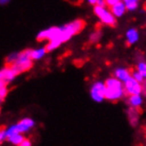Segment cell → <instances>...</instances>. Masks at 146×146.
<instances>
[{"instance_id": "obj_1", "label": "cell", "mask_w": 146, "mask_h": 146, "mask_svg": "<svg viewBox=\"0 0 146 146\" xmlns=\"http://www.w3.org/2000/svg\"><path fill=\"white\" fill-rule=\"evenodd\" d=\"M106 84V100L110 102L120 101L125 98L127 93L125 90L124 83L115 76H110L105 80Z\"/></svg>"}, {"instance_id": "obj_2", "label": "cell", "mask_w": 146, "mask_h": 146, "mask_svg": "<svg viewBox=\"0 0 146 146\" xmlns=\"http://www.w3.org/2000/svg\"><path fill=\"white\" fill-rule=\"evenodd\" d=\"M31 50L32 49H26V50H23V51L19 52L18 54V57L16 58L12 65V68L16 71L17 74H21L23 72H27V71H29L32 67H33V58L31 57Z\"/></svg>"}, {"instance_id": "obj_3", "label": "cell", "mask_w": 146, "mask_h": 146, "mask_svg": "<svg viewBox=\"0 0 146 146\" xmlns=\"http://www.w3.org/2000/svg\"><path fill=\"white\" fill-rule=\"evenodd\" d=\"M86 26V22L83 19H74L73 21H70L64 26H60L62 29V34H60V39L65 44L69 41L74 35L78 34L84 29Z\"/></svg>"}, {"instance_id": "obj_4", "label": "cell", "mask_w": 146, "mask_h": 146, "mask_svg": "<svg viewBox=\"0 0 146 146\" xmlns=\"http://www.w3.org/2000/svg\"><path fill=\"white\" fill-rule=\"evenodd\" d=\"M35 121L31 117H23L21 120L17 122L16 124H13L11 126H9L7 128H5V131H7V138L9 135L16 133V132H20V133H28V132L33 129L35 127Z\"/></svg>"}, {"instance_id": "obj_5", "label": "cell", "mask_w": 146, "mask_h": 146, "mask_svg": "<svg viewBox=\"0 0 146 146\" xmlns=\"http://www.w3.org/2000/svg\"><path fill=\"white\" fill-rule=\"evenodd\" d=\"M95 16L108 27H115L117 26V17L112 14L109 7H101V5H94L93 9Z\"/></svg>"}, {"instance_id": "obj_6", "label": "cell", "mask_w": 146, "mask_h": 146, "mask_svg": "<svg viewBox=\"0 0 146 146\" xmlns=\"http://www.w3.org/2000/svg\"><path fill=\"white\" fill-rule=\"evenodd\" d=\"M90 98L95 103H102L106 100V84L105 82H94L90 87Z\"/></svg>"}, {"instance_id": "obj_7", "label": "cell", "mask_w": 146, "mask_h": 146, "mask_svg": "<svg viewBox=\"0 0 146 146\" xmlns=\"http://www.w3.org/2000/svg\"><path fill=\"white\" fill-rule=\"evenodd\" d=\"M60 34H62V29L60 27H49L47 29H44L39 31V33L36 35V39L38 41H44V40H52L57 39L62 44H64L60 39Z\"/></svg>"}, {"instance_id": "obj_8", "label": "cell", "mask_w": 146, "mask_h": 146, "mask_svg": "<svg viewBox=\"0 0 146 146\" xmlns=\"http://www.w3.org/2000/svg\"><path fill=\"white\" fill-rule=\"evenodd\" d=\"M124 86L127 95L142 94V84L132 76H130L126 82H124Z\"/></svg>"}, {"instance_id": "obj_9", "label": "cell", "mask_w": 146, "mask_h": 146, "mask_svg": "<svg viewBox=\"0 0 146 146\" xmlns=\"http://www.w3.org/2000/svg\"><path fill=\"white\" fill-rule=\"evenodd\" d=\"M17 75L18 74L12 68V66L5 65L0 70V83H4V84L9 85L16 78Z\"/></svg>"}, {"instance_id": "obj_10", "label": "cell", "mask_w": 146, "mask_h": 146, "mask_svg": "<svg viewBox=\"0 0 146 146\" xmlns=\"http://www.w3.org/2000/svg\"><path fill=\"white\" fill-rule=\"evenodd\" d=\"M126 115H127V120L131 127H137L139 125V122H140L139 108L128 106V108L126 109Z\"/></svg>"}, {"instance_id": "obj_11", "label": "cell", "mask_w": 146, "mask_h": 146, "mask_svg": "<svg viewBox=\"0 0 146 146\" xmlns=\"http://www.w3.org/2000/svg\"><path fill=\"white\" fill-rule=\"evenodd\" d=\"M125 38H126V42L128 46H133L140 39V33L139 31L135 28H130L126 31L125 34Z\"/></svg>"}, {"instance_id": "obj_12", "label": "cell", "mask_w": 146, "mask_h": 146, "mask_svg": "<svg viewBox=\"0 0 146 146\" xmlns=\"http://www.w3.org/2000/svg\"><path fill=\"white\" fill-rule=\"evenodd\" d=\"M110 10H111L112 14L114 15L117 18H121V17H123V16L126 14L127 7H126V4L124 3V1H120V2H117V4L110 7Z\"/></svg>"}, {"instance_id": "obj_13", "label": "cell", "mask_w": 146, "mask_h": 146, "mask_svg": "<svg viewBox=\"0 0 146 146\" xmlns=\"http://www.w3.org/2000/svg\"><path fill=\"white\" fill-rule=\"evenodd\" d=\"M144 96L142 94H131L128 95L127 104L128 106L135 107V108H140L144 103Z\"/></svg>"}, {"instance_id": "obj_14", "label": "cell", "mask_w": 146, "mask_h": 146, "mask_svg": "<svg viewBox=\"0 0 146 146\" xmlns=\"http://www.w3.org/2000/svg\"><path fill=\"white\" fill-rule=\"evenodd\" d=\"M113 76H115L117 78L121 80V82H126V80L129 78V77L131 76V71L127 68H117V69H114L113 71Z\"/></svg>"}, {"instance_id": "obj_15", "label": "cell", "mask_w": 146, "mask_h": 146, "mask_svg": "<svg viewBox=\"0 0 146 146\" xmlns=\"http://www.w3.org/2000/svg\"><path fill=\"white\" fill-rule=\"evenodd\" d=\"M26 139L25 138V135L23 133H20V132H16V133H13V135H9L7 138V141L12 145L15 146H20L21 145L22 141Z\"/></svg>"}, {"instance_id": "obj_16", "label": "cell", "mask_w": 146, "mask_h": 146, "mask_svg": "<svg viewBox=\"0 0 146 146\" xmlns=\"http://www.w3.org/2000/svg\"><path fill=\"white\" fill-rule=\"evenodd\" d=\"M47 53H48V50L46 47L32 49V50H31V57L33 58V60H40V59L44 58Z\"/></svg>"}, {"instance_id": "obj_17", "label": "cell", "mask_w": 146, "mask_h": 146, "mask_svg": "<svg viewBox=\"0 0 146 146\" xmlns=\"http://www.w3.org/2000/svg\"><path fill=\"white\" fill-rule=\"evenodd\" d=\"M103 37V32L101 30H95L93 32L89 34V42L91 44H99L100 40L102 39Z\"/></svg>"}, {"instance_id": "obj_18", "label": "cell", "mask_w": 146, "mask_h": 146, "mask_svg": "<svg viewBox=\"0 0 146 146\" xmlns=\"http://www.w3.org/2000/svg\"><path fill=\"white\" fill-rule=\"evenodd\" d=\"M126 4L128 12H135L139 7V0H122Z\"/></svg>"}, {"instance_id": "obj_19", "label": "cell", "mask_w": 146, "mask_h": 146, "mask_svg": "<svg viewBox=\"0 0 146 146\" xmlns=\"http://www.w3.org/2000/svg\"><path fill=\"white\" fill-rule=\"evenodd\" d=\"M62 42L57 39H52V40H49L48 41V44H46V48H47L48 52H52L56 50V49H58L60 46H62Z\"/></svg>"}, {"instance_id": "obj_20", "label": "cell", "mask_w": 146, "mask_h": 146, "mask_svg": "<svg viewBox=\"0 0 146 146\" xmlns=\"http://www.w3.org/2000/svg\"><path fill=\"white\" fill-rule=\"evenodd\" d=\"M135 69L138 70L143 76L146 78V62L144 59L138 60V62H137V68H135Z\"/></svg>"}, {"instance_id": "obj_21", "label": "cell", "mask_w": 146, "mask_h": 146, "mask_svg": "<svg viewBox=\"0 0 146 146\" xmlns=\"http://www.w3.org/2000/svg\"><path fill=\"white\" fill-rule=\"evenodd\" d=\"M7 93H9V88L7 85L4 83H0V101L3 102L4 99L7 98Z\"/></svg>"}, {"instance_id": "obj_22", "label": "cell", "mask_w": 146, "mask_h": 146, "mask_svg": "<svg viewBox=\"0 0 146 146\" xmlns=\"http://www.w3.org/2000/svg\"><path fill=\"white\" fill-rule=\"evenodd\" d=\"M19 52H12L11 54H9L5 57V65H12L13 62L16 60V58L18 57Z\"/></svg>"}, {"instance_id": "obj_23", "label": "cell", "mask_w": 146, "mask_h": 146, "mask_svg": "<svg viewBox=\"0 0 146 146\" xmlns=\"http://www.w3.org/2000/svg\"><path fill=\"white\" fill-rule=\"evenodd\" d=\"M131 76L133 77V78H135L138 82H140L141 84H142L143 82H144V80H145V77L143 76L142 74H141V73H140L137 69L132 70V71H131Z\"/></svg>"}, {"instance_id": "obj_24", "label": "cell", "mask_w": 146, "mask_h": 146, "mask_svg": "<svg viewBox=\"0 0 146 146\" xmlns=\"http://www.w3.org/2000/svg\"><path fill=\"white\" fill-rule=\"evenodd\" d=\"M3 141H7V131H5V128H2L0 130V143H3Z\"/></svg>"}, {"instance_id": "obj_25", "label": "cell", "mask_w": 146, "mask_h": 146, "mask_svg": "<svg viewBox=\"0 0 146 146\" xmlns=\"http://www.w3.org/2000/svg\"><path fill=\"white\" fill-rule=\"evenodd\" d=\"M120 1H122V0H106V4L107 7H112V5H114V4H117V2H120Z\"/></svg>"}, {"instance_id": "obj_26", "label": "cell", "mask_w": 146, "mask_h": 146, "mask_svg": "<svg viewBox=\"0 0 146 146\" xmlns=\"http://www.w3.org/2000/svg\"><path fill=\"white\" fill-rule=\"evenodd\" d=\"M142 95L146 99V78L142 83Z\"/></svg>"}, {"instance_id": "obj_27", "label": "cell", "mask_w": 146, "mask_h": 146, "mask_svg": "<svg viewBox=\"0 0 146 146\" xmlns=\"http://www.w3.org/2000/svg\"><path fill=\"white\" fill-rule=\"evenodd\" d=\"M32 145V142H31V140L30 139H25L23 141H22V143H21V145L20 146H31Z\"/></svg>"}, {"instance_id": "obj_28", "label": "cell", "mask_w": 146, "mask_h": 146, "mask_svg": "<svg viewBox=\"0 0 146 146\" xmlns=\"http://www.w3.org/2000/svg\"><path fill=\"white\" fill-rule=\"evenodd\" d=\"M96 5H101V7H107L106 0H98V2H96Z\"/></svg>"}, {"instance_id": "obj_29", "label": "cell", "mask_w": 146, "mask_h": 146, "mask_svg": "<svg viewBox=\"0 0 146 146\" xmlns=\"http://www.w3.org/2000/svg\"><path fill=\"white\" fill-rule=\"evenodd\" d=\"M11 2V0H0V4L1 5H7Z\"/></svg>"}, {"instance_id": "obj_30", "label": "cell", "mask_w": 146, "mask_h": 146, "mask_svg": "<svg viewBox=\"0 0 146 146\" xmlns=\"http://www.w3.org/2000/svg\"><path fill=\"white\" fill-rule=\"evenodd\" d=\"M86 1H87L90 5H96V2H98V0H86Z\"/></svg>"}]
</instances>
